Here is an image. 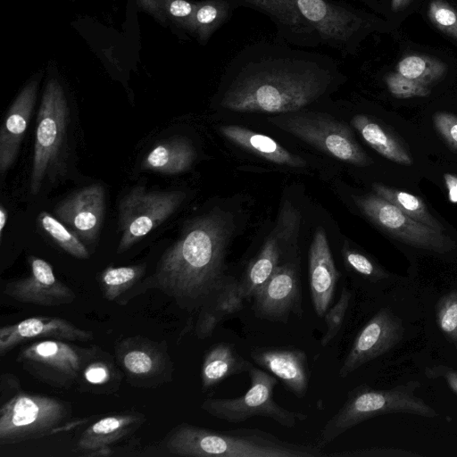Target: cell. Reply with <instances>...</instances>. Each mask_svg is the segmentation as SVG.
Wrapping results in <instances>:
<instances>
[{
    "label": "cell",
    "instance_id": "obj_1",
    "mask_svg": "<svg viewBox=\"0 0 457 457\" xmlns=\"http://www.w3.org/2000/svg\"><path fill=\"white\" fill-rule=\"evenodd\" d=\"M220 105L235 112L286 113L321 97L339 75L327 56L278 44L257 43L229 66Z\"/></svg>",
    "mask_w": 457,
    "mask_h": 457
},
{
    "label": "cell",
    "instance_id": "obj_2",
    "mask_svg": "<svg viewBox=\"0 0 457 457\" xmlns=\"http://www.w3.org/2000/svg\"><path fill=\"white\" fill-rule=\"evenodd\" d=\"M227 213L212 211L185 224L179 237L163 253L152 285L189 311L200 309L222 283L231 234Z\"/></svg>",
    "mask_w": 457,
    "mask_h": 457
},
{
    "label": "cell",
    "instance_id": "obj_3",
    "mask_svg": "<svg viewBox=\"0 0 457 457\" xmlns=\"http://www.w3.org/2000/svg\"><path fill=\"white\" fill-rule=\"evenodd\" d=\"M268 15L289 41L328 45L347 52L365 21L353 10L328 0H228Z\"/></svg>",
    "mask_w": 457,
    "mask_h": 457
},
{
    "label": "cell",
    "instance_id": "obj_4",
    "mask_svg": "<svg viewBox=\"0 0 457 457\" xmlns=\"http://www.w3.org/2000/svg\"><path fill=\"white\" fill-rule=\"evenodd\" d=\"M167 451L184 457H321L318 445L281 440L250 428L214 430L187 423L177 426L167 437Z\"/></svg>",
    "mask_w": 457,
    "mask_h": 457
},
{
    "label": "cell",
    "instance_id": "obj_5",
    "mask_svg": "<svg viewBox=\"0 0 457 457\" xmlns=\"http://www.w3.org/2000/svg\"><path fill=\"white\" fill-rule=\"evenodd\" d=\"M420 384L411 380L390 389L360 385L348 392L339 410L321 429L317 445L322 448L356 425L377 416L406 413L432 418L437 412L415 395Z\"/></svg>",
    "mask_w": 457,
    "mask_h": 457
},
{
    "label": "cell",
    "instance_id": "obj_6",
    "mask_svg": "<svg viewBox=\"0 0 457 457\" xmlns=\"http://www.w3.org/2000/svg\"><path fill=\"white\" fill-rule=\"evenodd\" d=\"M69 107L62 85L47 81L37 120L30 191L37 195L46 176L59 165L67 140Z\"/></svg>",
    "mask_w": 457,
    "mask_h": 457
},
{
    "label": "cell",
    "instance_id": "obj_7",
    "mask_svg": "<svg viewBox=\"0 0 457 457\" xmlns=\"http://www.w3.org/2000/svg\"><path fill=\"white\" fill-rule=\"evenodd\" d=\"M251 385L242 395L233 398H207L200 408L209 415L229 423H241L252 417L270 418L291 428L307 419V414L287 410L274 399L278 378L253 366L249 370Z\"/></svg>",
    "mask_w": 457,
    "mask_h": 457
},
{
    "label": "cell",
    "instance_id": "obj_8",
    "mask_svg": "<svg viewBox=\"0 0 457 457\" xmlns=\"http://www.w3.org/2000/svg\"><path fill=\"white\" fill-rule=\"evenodd\" d=\"M269 120L337 159L357 166L370 163V159L356 142L351 129L328 114L296 111L279 113Z\"/></svg>",
    "mask_w": 457,
    "mask_h": 457
},
{
    "label": "cell",
    "instance_id": "obj_9",
    "mask_svg": "<svg viewBox=\"0 0 457 457\" xmlns=\"http://www.w3.org/2000/svg\"><path fill=\"white\" fill-rule=\"evenodd\" d=\"M69 413V407L60 399L18 392L1 405L0 444H16L52 434Z\"/></svg>",
    "mask_w": 457,
    "mask_h": 457
},
{
    "label": "cell",
    "instance_id": "obj_10",
    "mask_svg": "<svg viewBox=\"0 0 457 457\" xmlns=\"http://www.w3.org/2000/svg\"><path fill=\"white\" fill-rule=\"evenodd\" d=\"M185 197L186 194L179 190H147L143 186L133 187L121 198L118 207L120 238L117 253L129 250L168 220Z\"/></svg>",
    "mask_w": 457,
    "mask_h": 457
},
{
    "label": "cell",
    "instance_id": "obj_11",
    "mask_svg": "<svg viewBox=\"0 0 457 457\" xmlns=\"http://www.w3.org/2000/svg\"><path fill=\"white\" fill-rule=\"evenodd\" d=\"M94 348H80L64 340L45 339L23 347L17 361L34 378L55 387H71Z\"/></svg>",
    "mask_w": 457,
    "mask_h": 457
},
{
    "label": "cell",
    "instance_id": "obj_12",
    "mask_svg": "<svg viewBox=\"0 0 457 457\" xmlns=\"http://www.w3.org/2000/svg\"><path fill=\"white\" fill-rule=\"evenodd\" d=\"M361 211L385 232L410 245L445 253L456 247L443 232L419 222L378 195L355 196Z\"/></svg>",
    "mask_w": 457,
    "mask_h": 457
},
{
    "label": "cell",
    "instance_id": "obj_13",
    "mask_svg": "<svg viewBox=\"0 0 457 457\" xmlns=\"http://www.w3.org/2000/svg\"><path fill=\"white\" fill-rule=\"evenodd\" d=\"M115 356L135 386H158L172 379L173 364L162 343L142 337H128L117 344Z\"/></svg>",
    "mask_w": 457,
    "mask_h": 457
},
{
    "label": "cell",
    "instance_id": "obj_14",
    "mask_svg": "<svg viewBox=\"0 0 457 457\" xmlns=\"http://www.w3.org/2000/svg\"><path fill=\"white\" fill-rule=\"evenodd\" d=\"M403 320L390 309H380L361 329L338 370L345 378L365 363L389 352L403 337Z\"/></svg>",
    "mask_w": 457,
    "mask_h": 457
},
{
    "label": "cell",
    "instance_id": "obj_15",
    "mask_svg": "<svg viewBox=\"0 0 457 457\" xmlns=\"http://www.w3.org/2000/svg\"><path fill=\"white\" fill-rule=\"evenodd\" d=\"M253 309L260 319L286 322L294 313L302 316L303 296L296 263L287 262L253 296Z\"/></svg>",
    "mask_w": 457,
    "mask_h": 457
},
{
    "label": "cell",
    "instance_id": "obj_16",
    "mask_svg": "<svg viewBox=\"0 0 457 457\" xmlns=\"http://www.w3.org/2000/svg\"><path fill=\"white\" fill-rule=\"evenodd\" d=\"M28 276L6 284L4 295L14 300L45 307L71 303L76 298L72 289L60 281L50 263L44 259L29 257Z\"/></svg>",
    "mask_w": 457,
    "mask_h": 457
},
{
    "label": "cell",
    "instance_id": "obj_17",
    "mask_svg": "<svg viewBox=\"0 0 457 457\" xmlns=\"http://www.w3.org/2000/svg\"><path fill=\"white\" fill-rule=\"evenodd\" d=\"M104 210V188L100 184H94L59 202L54 207V214L81 240L92 243L100 231Z\"/></svg>",
    "mask_w": 457,
    "mask_h": 457
},
{
    "label": "cell",
    "instance_id": "obj_18",
    "mask_svg": "<svg viewBox=\"0 0 457 457\" xmlns=\"http://www.w3.org/2000/svg\"><path fill=\"white\" fill-rule=\"evenodd\" d=\"M92 332L78 328L69 320L58 317L36 316L0 328V356H4L15 346L32 339H59L87 341Z\"/></svg>",
    "mask_w": 457,
    "mask_h": 457
},
{
    "label": "cell",
    "instance_id": "obj_19",
    "mask_svg": "<svg viewBox=\"0 0 457 457\" xmlns=\"http://www.w3.org/2000/svg\"><path fill=\"white\" fill-rule=\"evenodd\" d=\"M250 357L261 368L278 378L295 396L303 398L309 385L307 356L295 347H255Z\"/></svg>",
    "mask_w": 457,
    "mask_h": 457
},
{
    "label": "cell",
    "instance_id": "obj_20",
    "mask_svg": "<svg viewBox=\"0 0 457 457\" xmlns=\"http://www.w3.org/2000/svg\"><path fill=\"white\" fill-rule=\"evenodd\" d=\"M38 79L30 80L9 107L0 129V173L15 162L37 100Z\"/></svg>",
    "mask_w": 457,
    "mask_h": 457
},
{
    "label": "cell",
    "instance_id": "obj_21",
    "mask_svg": "<svg viewBox=\"0 0 457 457\" xmlns=\"http://www.w3.org/2000/svg\"><path fill=\"white\" fill-rule=\"evenodd\" d=\"M339 278L326 233L318 228L309 252V285L316 314L323 317L333 299Z\"/></svg>",
    "mask_w": 457,
    "mask_h": 457
},
{
    "label": "cell",
    "instance_id": "obj_22",
    "mask_svg": "<svg viewBox=\"0 0 457 457\" xmlns=\"http://www.w3.org/2000/svg\"><path fill=\"white\" fill-rule=\"evenodd\" d=\"M144 420V415L136 411L105 416L81 434L78 447L84 452L83 455H108L111 445L132 433Z\"/></svg>",
    "mask_w": 457,
    "mask_h": 457
},
{
    "label": "cell",
    "instance_id": "obj_23",
    "mask_svg": "<svg viewBox=\"0 0 457 457\" xmlns=\"http://www.w3.org/2000/svg\"><path fill=\"white\" fill-rule=\"evenodd\" d=\"M245 301L238 280L226 277L199 309L195 328L198 338L204 339L211 337L221 321L243 309Z\"/></svg>",
    "mask_w": 457,
    "mask_h": 457
},
{
    "label": "cell",
    "instance_id": "obj_24",
    "mask_svg": "<svg viewBox=\"0 0 457 457\" xmlns=\"http://www.w3.org/2000/svg\"><path fill=\"white\" fill-rule=\"evenodd\" d=\"M220 131L229 141L273 163L300 169L306 166L304 159L268 136L235 125H222Z\"/></svg>",
    "mask_w": 457,
    "mask_h": 457
},
{
    "label": "cell",
    "instance_id": "obj_25",
    "mask_svg": "<svg viewBox=\"0 0 457 457\" xmlns=\"http://www.w3.org/2000/svg\"><path fill=\"white\" fill-rule=\"evenodd\" d=\"M195 159L191 142L182 137H175L159 142L145 156L143 170L164 175H177L187 170Z\"/></svg>",
    "mask_w": 457,
    "mask_h": 457
},
{
    "label": "cell",
    "instance_id": "obj_26",
    "mask_svg": "<svg viewBox=\"0 0 457 457\" xmlns=\"http://www.w3.org/2000/svg\"><path fill=\"white\" fill-rule=\"evenodd\" d=\"M253 366L232 345L216 344L204 357L201 369L202 388L210 389L230 376L248 372Z\"/></svg>",
    "mask_w": 457,
    "mask_h": 457
},
{
    "label": "cell",
    "instance_id": "obj_27",
    "mask_svg": "<svg viewBox=\"0 0 457 457\" xmlns=\"http://www.w3.org/2000/svg\"><path fill=\"white\" fill-rule=\"evenodd\" d=\"M283 249L278 236L271 235L264 242L260 253L250 262L242 278L239 288L245 298L251 299L271 277L282 262Z\"/></svg>",
    "mask_w": 457,
    "mask_h": 457
},
{
    "label": "cell",
    "instance_id": "obj_28",
    "mask_svg": "<svg viewBox=\"0 0 457 457\" xmlns=\"http://www.w3.org/2000/svg\"><path fill=\"white\" fill-rule=\"evenodd\" d=\"M121 375L111 357L98 355L94 348L86 360L78 383L80 391L91 393H112L118 389Z\"/></svg>",
    "mask_w": 457,
    "mask_h": 457
},
{
    "label": "cell",
    "instance_id": "obj_29",
    "mask_svg": "<svg viewBox=\"0 0 457 457\" xmlns=\"http://www.w3.org/2000/svg\"><path fill=\"white\" fill-rule=\"evenodd\" d=\"M351 123L366 143L379 154L400 164L412 163L411 156L400 142L370 118L358 114L353 117Z\"/></svg>",
    "mask_w": 457,
    "mask_h": 457
},
{
    "label": "cell",
    "instance_id": "obj_30",
    "mask_svg": "<svg viewBox=\"0 0 457 457\" xmlns=\"http://www.w3.org/2000/svg\"><path fill=\"white\" fill-rule=\"evenodd\" d=\"M232 6L228 0H202L195 2L189 33L201 44H205L212 35L228 20Z\"/></svg>",
    "mask_w": 457,
    "mask_h": 457
},
{
    "label": "cell",
    "instance_id": "obj_31",
    "mask_svg": "<svg viewBox=\"0 0 457 457\" xmlns=\"http://www.w3.org/2000/svg\"><path fill=\"white\" fill-rule=\"evenodd\" d=\"M376 195L388 201L413 220L433 228L440 232L445 227L428 212L424 202L418 196L380 184H373Z\"/></svg>",
    "mask_w": 457,
    "mask_h": 457
},
{
    "label": "cell",
    "instance_id": "obj_32",
    "mask_svg": "<svg viewBox=\"0 0 457 457\" xmlns=\"http://www.w3.org/2000/svg\"><path fill=\"white\" fill-rule=\"evenodd\" d=\"M396 71L408 79L429 87L445 77L447 66L442 61L432 56L411 54L398 62Z\"/></svg>",
    "mask_w": 457,
    "mask_h": 457
},
{
    "label": "cell",
    "instance_id": "obj_33",
    "mask_svg": "<svg viewBox=\"0 0 457 457\" xmlns=\"http://www.w3.org/2000/svg\"><path fill=\"white\" fill-rule=\"evenodd\" d=\"M145 272V264L107 267L99 278V285L104 298L108 301H117L121 295L136 285Z\"/></svg>",
    "mask_w": 457,
    "mask_h": 457
},
{
    "label": "cell",
    "instance_id": "obj_34",
    "mask_svg": "<svg viewBox=\"0 0 457 457\" xmlns=\"http://www.w3.org/2000/svg\"><path fill=\"white\" fill-rule=\"evenodd\" d=\"M39 226L66 253L79 259L89 258V252L82 240L59 219L46 212L37 216Z\"/></svg>",
    "mask_w": 457,
    "mask_h": 457
},
{
    "label": "cell",
    "instance_id": "obj_35",
    "mask_svg": "<svg viewBox=\"0 0 457 457\" xmlns=\"http://www.w3.org/2000/svg\"><path fill=\"white\" fill-rule=\"evenodd\" d=\"M352 298V293L344 287L340 296L334 305L324 314L326 330L320 338V345L327 346L338 334L345 322Z\"/></svg>",
    "mask_w": 457,
    "mask_h": 457
},
{
    "label": "cell",
    "instance_id": "obj_36",
    "mask_svg": "<svg viewBox=\"0 0 457 457\" xmlns=\"http://www.w3.org/2000/svg\"><path fill=\"white\" fill-rule=\"evenodd\" d=\"M436 319L441 331L457 345V290L443 295L436 303Z\"/></svg>",
    "mask_w": 457,
    "mask_h": 457
},
{
    "label": "cell",
    "instance_id": "obj_37",
    "mask_svg": "<svg viewBox=\"0 0 457 457\" xmlns=\"http://www.w3.org/2000/svg\"><path fill=\"white\" fill-rule=\"evenodd\" d=\"M428 16L437 29L457 40V10L453 5L445 0H432Z\"/></svg>",
    "mask_w": 457,
    "mask_h": 457
},
{
    "label": "cell",
    "instance_id": "obj_38",
    "mask_svg": "<svg viewBox=\"0 0 457 457\" xmlns=\"http://www.w3.org/2000/svg\"><path fill=\"white\" fill-rule=\"evenodd\" d=\"M343 256L345 265L351 270L371 282H378L388 277V274L383 269L360 252L345 247Z\"/></svg>",
    "mask_w": 457,
    "mask_h": 457
},
{
    "label": "cell",
    "instance_id": "obj_39",
    "mask_svg": "<svg viewBox=\"0 0 457 457\" xmlns=\"http://www.w3.org/2000/svg\"><path fill=\"white\" fill-rule=\"evenodd\" d=\"M386 84L391 95L396 98L425 97L430 94L428 86L408 79L397 71L386 77Z\"/></svg>",
    "mask_w": 457,
    "mask_h": 457
},
{
    "label": "cell",
    "instance_id": "obj_40",
    "mask_svg": "<svg viewBox=\"0 0 457 457\" xmlns=\"http://www.w3.org/2000/svg\"><path fill=\"white\" fill-rule=\"evenodd\" d=\"M163 13L168 21L178 29L189 32L195 2L189 0H162Z\"/></svg>",
    "mask_w": 457,
    "mask_h": 457
},
{
    "label": "cell",
    "instance_id": "obj_41",
    "mask_svg": "<svg viewBox=\"0 0 457 457\" xmlns=\"http://www.w3.org/2000/svg\"><path fill=\"white\" fill-rule=\"evenodd\" d=\"M326 456H334V457H412V456H420L416 453H412L410 451H405L403 449L397 448H385V447H372V448H365V449H358V450H350V451H343V452H336L332 453H328Z\"/></svg>",
    "mask_w": 457,
    "mask_h": 457
},
{
    "label": "cell",
    "instance_id": "obj_42",
    "mask_svg": "<svg viewBox=\"0 0 457 457\" xmlns=\"http://www.w3.org/2000/svg\"><path fill=\"white\" fill-rule=\"evenodd\" d=\"M434 125L445 141L457 149V116L447 112H437L433 118Z\"/></svg>",
    "mask_w": 457,
    "mask_h": 457
},
{
    "label": "cell",
    "instance_id": "obj_43",
    "mask_svg": "<svg viewBox=\"0 0 457 457\" xmlns=\"http://www.w3.org/2000/svg\"><path fill=\"white\" fill-rule=\"evenodd\" d=\"M425 375L430 378H443L448 386L457 395V370L445 365L425 369Z\"/></svg>",
    "mask_w": 457,
    "mask_h": 457
},
{
    "label": "cell",
    "instance_id": "obj_44",
    "mask_svg": "<svg viewBox=\"0 0 457 457\" xmlns=\"http://www.w3.org/2000/svg\"><path fill=\"white\" fill-rule=\"evenodd\" d=\"M136 2L142 11L153 16L161 24L167 25L168 21L162 11V0H136Z\"/></svg>",
    "mask_w": 457,
    "mask_h": 457
},
{
    "label": "cell",
    "instance_id": "obj_45",
    "mask_svg": "<svg viewBox=\"0 0 457 457\" xmlns=\"http://www.w3.org/2000/svg\"><path fill=\"white\" fill-rule=\"evenodd\" d=\"M445 180L448 189L449 199L453 203H457V176L453 174H445Z\"/></svg>",
    "mask_w": 457,
    "mask_h": 457
},
{
    "label": "cell",
    "instance_id": "obj_46",
    "mask_svg": "<svg viewBox=\"0 0 457 457\" xmlns=\"http://www.w3.org/2000/svg\"><path fill=\"white\" fill-rule=\"evenodd\" d=\"M8 220V212L7 210L4 207V205L0 206V239L3 238L4 228L6 225Z\"/></svg>",
    "mask_w": 457,
    "mask_h": 457
},
{
    "label": "cell",
    "instance_id": "obj_47",
    "mask_svg": "<svg viewBox=\"0 0 457 457\" xmlns=\"http://www.w3.org/2000/svg\"><path fill=\"white\" fill-rule=\"evenodd\" d=\"M411 0H391V8L393 11H400L403 9Z\"/></svg>",
    "mask_w": 457,
    "mask_h": 457
}]
</instances>
